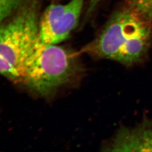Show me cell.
Returning <instances> with one entry per match:
<instances>
[{
  "instance_id": "6da1fadb",
  "label": "cell",
  "mask_w": 152,
  "mask_h": 152,
  "mask_svg": "<svg viewBox=\"0 0 152 152\" xmlns=\"http://www.w3.org/2000/svg\"><path fill=\"white\" fill-rule=\"evenodd\" d=\"M152 45V22L125 5L115 11L83 51L126 66L143 62Z\"/></svg>"
},
{
  "instance_id": "7a4b0ae2",
  "label": "cell",
  "mask_w": 152,
  "mask_h": 152,
  "mask_svg": "<svg viewBox=\"0 0 152 152\" xmlns=\"http://www.w3.org/2000/svg\"><path fill=\"white\" fill-rule=\"evenodd\" d=\"M40 0H26L0 25V75L22 83L38 39Z\"/></svg>"
},
{
  "instance_id": "3957f363",
  "label": "cell",
  "mask_w": 152,
  "mask_h": 152,
  "mask_svg": "<svg viewBox=\"0 0 152 152\" xmlns=\"http://www.w3.org/2000/svg\"><path fill=\"white\" fill-rule=\"evenodd\" d=\"M77 55L56 45L37 41L22 83L41 96H49L82 74Z\"/></svg>"
},
{
  "instance_id": "277c9868",
  "label": "cell",
  "mask_w": 152,
  "mask_h": 152,
  "mask_svg": "<svg viewBox=\"0 0 152 152\" xmlns=\"http://www.w3.org/2000/svg\"><path fill=\"white\" fill-rule=\"evenodd\" d=\"M85 0H70L64 4L53 3L40 17L38 41L57 45L69 37L78 25Z\"/></svg>"
},
{
  "instance_id": "5b68a950",
  "label": "cell",
  "mask_w": 152,
  "mask_h": 152,
  "mask_svg": "<svg viewBox=\"0 0 152 152\" xmlns=\"http://www.w3.org/2000/svg\"><path fill=\"white\" fill-rule=\"evenodd\" d=\"M105 152H152V118L122 127L102 147Z\"/></svg>"
},
{
  "instance_id": "8992f818",
  "label": "cell",
  "mask_w": 152,
  "mask_h": 152,
  "mask_svg": "<svg viewBox=\"0 0 152 152\" xmlns=\"http://www.w3.org/2000/svg\"><path fill=\"white\" fill-rule=\"evenodd\" d=\"M126 5L152 22V0H126Z\"/></svg>"
},
{
  "instance_id": "52a82bcc",
  "label": "cell",
  "mask_w": 152,
  "mask_h": 152,
  "mask_svg": "<svg viewBox=\"0 0 152 152\" xmlns=\"http://www.w3.org/2000/svg\"><path fill=\"white\" fill-rule=\"evenodd\" d=\"M26 0H0V25L16 12Z\"/></svg>"
},
{
  "instance_id": "ba28073f",
  "label": "cell",
  "mask_w": 152,
  "mask_h": 152,
  "mask_svg": "<svg viewBox=\"0 0 152 152\" xmlns=\"http://www.w3.org/2000/svg\"><path fill=\"white\" fill-rule=\"evenodd\" d=\"M52 1H54V2H55V1H56L57 0H52Z\"/></svg>"
}]
</instances>
